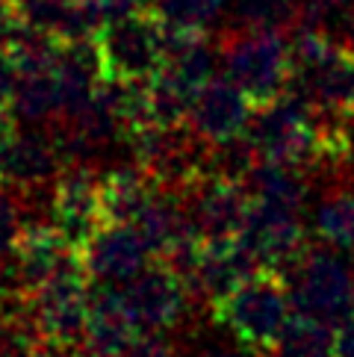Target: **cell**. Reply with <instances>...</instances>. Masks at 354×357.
I'll list each match as a JSON object with an SVG mask.
<instances>
[{
  "mask_svg": "<svg viewBox=\"0 0 354 357\" xmlns=\"http://www.w3.org/2000/svg\"><path fill=\"white\" fill-rule=\"evenodd\" d=\"M351 139H354V119H351Z\"/></svg>",
  "mask_w": 354,
  "mask_h": 357,
  "instance_id": "cell-37",
  "label": "cell"
},
{
  "mask_svg": "<svg viewBox=\"0 0 354 357\" xmlns=\"http://www.w3.org/2000/svg\"><path fill=\"white\" fill-rule=\"evenodd\" d=\"M118 301L139 334H169L198 313L192 296L166 260H151L139 275L124 280Z\"/></svg>",
  "mask_w": 354,
  "mask_h": 357,
  "instance_id": "cell-5",
  "label": "cell"
},
{
  "mask_svg": "<svg viewBox=\"0 0 354 357\" xmlns=\"http://www.w3.org/2000/svg\"><path fill=\"white\" fill-rule=\"evenodd\" d=\"M263 266L254 260L243 242H201L198 266L192 278H189V296H192L198 310H210L216 301L243 284L245 278H251Z\"/></svg>",
  "mask_w": 354,
  "mask_h": 357,
  "instance_id": "cell-14",
  "label": "cell"
},
{
  "mask_svg": "<svg viewBox=\"0 0 354 357\" xmlns=\"http://www.w3.org/2000/svg\"><path fill=\"white\" fill-rule=\"evenodd\" d=\"M277 351L286 357H334V328L322 319L295 313L277 342Z\"/></svg>",
  "mask_w": 354,
  "mask_h": 357,
  "instance_id": "cell-23",
  "label": "cell"
},
{
  "mask_svg": "<svg viewBox=\"0 0 354 357\" xmlns=\"http://www.w3.org/2000/svg\"><path fill=\"white\" fill-rule=\"evenodd\" d=\"M88 304H92V280L80 257L27 296V307L39 322L45 340L74 349H80L86 337Z\"/></svg>",
  "mask_w": 354,
  "mask_h": 357,
  "instance_id": "cell-7",
  "label": "cell"
},
{
  "mask_svg": "<svg viewBox=\"0 0 354 357\" xmlns=\"http://www.w3.org/2000/svg\"><path fill=\"white\" fill-rule=\"evenodd\" d=\"M9 9L21 27L45 33L50 39H92V27L80 0H9Z\"/></svg>",
  "mask_w": 354,
  "mask_h": 357,
  "instance_id": "cell-17",
  "label": "cell"
},
{
  "mask_svg": "<svg viewBox=\"0 0 354 357\" xmlns=\"http://www.w3.org/2000/svg\"><path fill=\"white\" fill-rule=\"evenodd\" d=\"M50 225L62 234L74 251H83V245L95 236V231L104 225V210H100V169L88 162L66 165L54 186H50Z\"/></svg>",
  "mask_w": 354,
  "mask_h": 357,
  "instance_id": "cell-9",
  "label": "cell"
},
{
  "mask_svg": "<svg viewBox=\"0 0 354 357\" xmlns=\"http://www.w3.org/2000/svg\"><path fill=\"white\" fill-rule=\"evenodd\" d=\"M18 133V119L12 116V109H9V100L0 98V148H3L12 136Z\"/></svg>",
  "mask_w": 354,
  "mask_h": 357,
  "instance_id": "cell-31",
  "label": "cell"
},
{
  "mask_svg": "<svg viewBox=\"0 0 354 357\" xmlns=\"http://www.w3.org/2000/svg\"><path fill=\"white\" fill-rule=\"evenodd\" d=\"M301 98H307L316 109L328 116L354 119V50L334 42L322 56L301 68H293L289 86Z\"/></svg>",
  "mask_w": 354,
  "mask_h": 357,
  "instance_id": "cell-12",
  "label": "cell"
},
{
  "mask_svg": "<svg viewBox=\"0 0 354 357\" xmlns=\"http://www.w3.org/2000/svg\"><path fill=\"white\" fill-rule=\"evenodd\" d=\"M301 12L305 0H239L236 27L286 36L301 24Z\"/></svg>",
  "mask_w": 354,
  "mask_h": 357,
  "instance_id": "cell-22",
  "label": "cell"
},
{
  "mask_svg": "<svg viewBox=\"0 0 354 357\" xmlns=\"http://www.w3.org/2000/svg\"><path fill=\"white\" fill-rule=\"evenodd\" d=\"M239 242L254 254V260L263 269H275L286 275L310 245L305 210L251 201Z\"/></svg>",
  "mask_w": 354,
  "mask_h": 357,
  "instance_id": "cell-8",
  "label": "cell"
},
{
  "mask_svg": "<svg viewBox=\"0 0 354 357\" xmlns=\"http://www.w3.org/2000/svg\"><path fill=\"white\" fill-rule=\"evenodd\" d=\"M177 357H243L233 346L219 340H204L201 334H189L186 349H177Z\"/></svg>",
  "mask_w": 354,
  "mask_h": 357,
  "instance_id": "cell-28",
  "label": "cell"
},
{
  "mask_svg": "<svg viewBox=\"0 0 354 357\" xmlns=\"http://www.w3.org/2000/svg\"><path fill=\"white\" fill-rule=\"evenodd\" d=\"M286 275L298 313L322 319L331 328L354 313V269L346 263L343 248L310 239L307 251Z\"/></svg>",
  "mask_w": 354,
  "mask_h": 357,
  "instance_id": "cell-3",
  "label": "cell"
},
{
  "mask_svg": "<svg viewBox=\"0 0 354 357\" xmlns=\"http://www.w3.org/2000/svg\"><path fill=\"white\" fill-rule=\"evenodd\" d=\"M219 56L224 77L243 89L254 107L281 98L293 77L289 42L281 33L233 27L222 33Z\"/></svg>",
  "mask_w": 354,
  "mask_h": 357,
  "instance_id": "cell-2",
  "label": "cell"
},
{
  "mask_svg": "<svg viewBox=\"0 0 354 357\" xmlns=\"http://www.w3.org/2000/svg\"><path fill=\"white\" fill-rule=\"evenodd\" d=\"M24 301V298H21ZM12 304H15V301H0V331H3V322H6V313H9V307H12Z\"/></svg>",
  "mask_w": 354,
  "mask_h": 357,
  "instance_id": "cell-34",
  "label": "cell"
},
{
  "mask_svg": "<svg viewBox=\"0 0 354 357\" xmlns=\"http://www.w3.org/2000/svg\"><path fill=\"white\" fill-rule=\"evenodd\" d=\"M251 112H254V104L243 89L227 77H213L207 86L198 89L192 109H189V127L210 145L224 142V139L245 133Z\"/></svg>",
  "mask_w": 354,
  "mask_h": 357,
  "instance_id": "cell-15",
  "label": "cell"
},
{
  "mask_svg": "<svg viewBox=\"0 0 354 357\" xmlns=\"http://www.w3.org/2000/svg\"><path fill=\"white\" fill-rule=\"evenodd\" d=\"M39 357H83V351L74 346H54V342H47Z\"/></svg>",
  "mask_w": 354,
  "mask_h": 357,
  "instance_id": "cell-32",
  "label": "cell"
},
{
  "mask_svg": "<svg viewBox=\"0 0 354 357\" xmlns=\"http://www.w3.org/2000/svg\"><path fill=\"white\" fill-rule=\"evenodd\" d=\"M227 0H148V9L166 24L183 30H207L222 15Z\"/></svg>",
  "mask_w": 354,
  "mask_h": 357,
  "instance_id": "cell-24",
  "label": "cell"
},
{
  "mask_svg": "<svg viewBox=\"0 0 354 357\" xmlns=\"http://www.w3.org/2000/svg\"><path fill=\"white\" fill-rule=\"evenodd\" d=\"M204 142L189 121L183 124H145L128 136V154L151 181L162 189L183 192L201 174H207Z\"/></svg>",
  "mask_w": 354,
  "mask_h": 357,
  "instance_id": "cell-4",
  "label": "cell"
},
{
  "mask_svg": "<svg viewBox=\"0 0 354 357\" xmlns=\"http://www.w3.org/2000/svg\"><path fill=\"white\" fill-rule=\"evenodd\" d=\"M80 3L88 18V27H92V36L112 21H121L133 12L148 9V0H80Z\"/></svg>",
  "mask_w": 354,
  "mask_h": 357,
  "instance_id": "cell-26",
  "label": "cell"
},
{
  "mask_svg": "<svg viewBox=\"0 0 354 357\" xmlns=\"http://www.w3.org/2000/svg\"><path fill=\"white\" fill-rule=\"evenodd\" d=\"M15 257L21 266L24 289L30 296L45 280L59 275L62 269H68L80 254L62 239V234L50 222H30L15 242Z\"/></svg>",
  "mask_w": 354,
  "mask_h": 357,
  "instance_id": "cell-16",
  "label": "cell"
},
{
  "mask_svg": "<svg viewBox=\"0 0 354 357\" xmlns=\"http://www.w3.org/2000/svg\"><path fill=\"white\" fill-rule=\"evenodd\" d=\"M104 77L112 80H151L166 62V27L151 9L112 21L95 36Z\"/></svg>",
  "mask_w": 354,
  "mask_h": 357,
  "instance_id": "cell-6",
  "label": "cell"
},
{
  "mask_svg": "<svg viewBox=\"0 0 354 357\" xmlns=\"http://www.w3.org/2000/svg\"><path fill=\"white\" fill-rule=\"evenodd\" d=\"M319 201L313 204V234L334 248L354 251V177L319 186Z\"/></svg>",
  "mask_w": 354,
  "mask_h": 357,
  "instance_id": "cell-20",
  "label": "cell"
},
{
  "mask_svg": "<svg viewBox=\"0 0 354 357\" xmlns=\"http://www.w3.org/2000/svg\"><path fill=\"white\" fill-rule=\"evenodd\" d=\"M343 45L354 50V0H348V18H346V30H343Z\"/></svg>",
  "mask_w": 354,
  "mask_h": 357,
  "instance_id": "cell-33",
  "label": "cell"
},
{
  "mask_svg": "<svg viewBox=\"0 0 354 357\" xmlns=\"http://www.w3.org/2000/svg\"><path fill=\"white\" fill-rule=\"evenodd\" d=\"M334 357H354V313L334 328Z\"/></svg>",
  "mask_w": 354,
  "mask_h": 357,
  "instance_id": "cell-29",
  "label": "cell"
},
{
  "mask_svg": "<svg viewBox=\"0 0 354 357\" xmlns=\"http://www.w3.org/2000/svg\"><path fill=\"white\" fill-rule=\"evenodd\" d=\"M9 109L18 124H54L59 116V92L54 71L18 74V83L9 95Z\"/></svg>",
  "mask_w": 354,
  "mask_h": 357,
  "instance_id": "cell-21",
  "label": "cell"
},
{
  "mask_svg": "<svg viewBox=\"0 0 354 357\" xmlns=\"http://www.w3.org/2000/svg\"><path fill=\"white\" fill-rule=\"evenodd\" d=\"M121 357H177V346L169 334H136Z\"/></svg>",
  "mask_w": 354,
  "mask_h": 357,
  "instance_id": "cell-27",
  "label": "cell"
},
{
  "mask_svg": "<svg viewBox=\"0 0 354 357\" xmlns=\"http://www.w3.org/2000/svg\"><path fill=\"white\" fill-rule=\"evenodd\" d=\"M0 6H9V0H0Z\"/></svg>",
  "mask_w": 354,
  "mask_h": 357,
  "instance_id": "cell-36",
  "label": "cell"
},
{
  "mask_svg": "<svg viewBox=\"0 0 354 357\" xmlns=\"http://www.w3.org/2000/svg\"><path fill=\"white\" fill-rule=\"evenodd\" d=\"M154 189L157 183L133 160L100 169V210H104V222L133 225L136 215L148 204V198L154 195Z\"/></svg>",
  "mask_w": 354,
  "mask_h": 357,
  "instance_id": "cell-18",
  "label": "cell"
},
{
  "mask_svg": "<svg viewBox=\"0 0 354 357\" xmlns=\"http://www.w3.org/2000/svg\"><path fill=\"white\" fill-rule=\"evenodd\" d=\"M83 269L95 287H121L154 260L142 234L128 222H104L80 251Z\"/></svg>",
  "mask_w": 354,
  "mask_h": 357,
  "instance_id": "cell-11",
  "label": "cell"
},
{
  "mask_svg": "<svg viewBox=\"0 0 354 357\" xmlns=\"http://www.w3.org/2000/svg\"><path fill=\"white\" fill-rule=\"evenodd\" d=\"M192 231L201 242H236L245 227L251 198L243 183L216 174H201L183 189Z\"/></svg>",
  "mask_w": 354,
  "mask_h": 357,
  "instance_id": "cell-10",
  "label": "cell"
},
{
  "mask_svg": "<svg viewBox=\"0 0 354 357\" xmlns=\"http://www.w3.org/2000/svg\"><path fill=\"white\" fill-rule=\"evenodd\" d=\"M260 357H286V354H281V351L275 349V351H269V354H260Z\"/></svg>",
  "mask_w": 354,
  "mask_h": 357,
  "instance_id": "cell-35",
  "label": "cell"
},
{
  "mask_svg": "<svg viewBox=\"0 0 354 357\" xmlns=\"http://www.w3.org/2000/svg\"><path fill=\"white\" fill-rule=\"evenodd\" d=\"M210 319L231 334L248 354H269L277 349L293 319V292L284 272L257 269L231 296L210 307Z\"/></svg>",
  "mask_w": 354,
  "mask_h": 357,
  "instance_id": "cell-1",
  "label": "cell"
},
{
  "mask_svg": "<svg viewBox=\"0 0 354 357\" xmlns=\"http://www.w3.org/2000/svg\"><path fill=\"white\" fill-rule=\"evenodd\" d=\"M30 225V204L21 189L0 181V251L15 248L24 227Z\"/></svg>",
  "mask_w": 354,
  "mask_h": 357,
  "instance_id": "cell-25",
  "label": "cell"
},
{
  "mask_svg": "<svg viewBox=\"0 0 354 357\" xmlns=\"http://www.w3.org/2000/svg\"><path fill=\"white\" fill-rule=\"evenodd\" d=\"M243 186H245L251 201H266V204H281V207H293V210H307L310 192L316 189V181L305 169H298V165L260 160L254 169L248 172Z\"/></svg>",
  "mask_w": 354,
  "mask_h": 357,
  "instance_id": "cell-19",
  "label": "cell"
},
{
  "mask_svg": "<svg viewBox=\"0 0 354 357\" xmlns=\"http://www.w3.org/2000/svg\"><path fill=\"white\" fill-rule=\"evenodd\" d=\"M66 169L50 124H27L0 148V181L21 189L24 195L47 192L56 174Z\"/></svg>",
  "mask_w": 354,
  "mask_h": 357,
  "instance_id": "cell-13",
  "label": "cell"
},
{
  "mask_svg": "<svg viewBox=\"0 0 354 357\" xmlns=\"http://www.w3.org/2000/svg\"><path fill=\"white\" fill-rule=\"evenodd\" d=\"M15 83H18V66H15V59L9 56V50L0 47V98L9 100Z\"/></svg>",
  "mask_w": 354,
  "mask_h": 357,
  "instance_id": "cell-30",
  "label": "cell"
}]
</instances>
